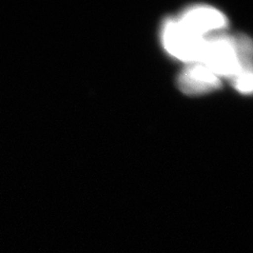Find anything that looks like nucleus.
<instances>
[{
  "instance_id": "3",
  "label": "nucleus",
  "mask_w": 253,
  "mask_h": 253,
  "mask_svg": "<svg viewBox=\"0 0 253 253\" xmlns=\"http://www.w3.org/2000/svg\"><path fill=\"white\" fill-rule=\"evenodd\" d=\"M178 20L188 30L202 37L227 27V19L223 13L214 7L205 5L194 6L187 10Z\"/></svg>"
},
{
  "instance_id": "5",
  "label": "nucleus",
  "mask_w": 253,
  "mask_h": 253,
  "mask_svg": "<svg viewBox=\"0 0 253 253\" xmlns=\"http://www.w3.org/2000/svg\"><path fill=\"white\" fill-rule=\"evenodd\" d=\"M237 57L243 72H252V43L246 35H239L233 38Z\"/></svg>"
},
{
  "instance_id": "4",
  "label": "nucleus",
  "mask_w": 253,
  "mask_h": 253,
  "mask_svg": "<svg viewBox=\"0 0 253 253\" xmlns=\"http://www.w3.org/2000/svg\"><path fill=\"white\" fill-rule=\"evenodd\" d=\"M177 84L185 94L197 95L218 89L220 79L203 63L195 62L190 63L180 73Z\"/></svg>"
},
{
  "instance_id": "6",
  "label": "nucleus",
  "mask_w": 253,
  "mask_h": 253,
  "mask_svg": "<svg viewBox=\"0 0 253 253\" xmlns=\"http://www.w3.org/2000/svg\"><path fill=\"white\" fill-rule=\"evenodd\" d=\"M232 82L235 88L240 92L244 94H249L252 92V72H241L232 79Z\"/></svg>"
},
{
  "instance_id": "2",
  "label": "nucleus",
  "mask_w": 253,
  "mask_h": 253,
  "mask_svg": "<svg viewBox=\"0 0 253 253\" xmlns=\"http://www.w3.org/2000/svg\"><path fill=\"white\" fill-rule=\"evenodd\" d=\"M201 63L209 68L218 77L233 79L243 72L233 38L226 35L206 39Z\"/></svg>"
},
{
  "instance_id": "1",
  "label": "nucleus",
  "mask_w": 253,
  "mask_h": 253,
  "mask_svg": "<svg viewBox=\"0 0 253 253\" xmlns=\"http://www.w3.org/2000/svg\"><path fill=\"white\" fill-rule=\"evenodd\" d=\"M163 42L172 56L190 65L201 62L206 38L194 34L179 20L169 19L164 25Z\"/></svg>"
}]
</instances>
